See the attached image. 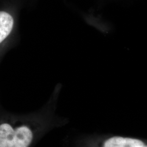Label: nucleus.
<instances>
[{
    "instance_id": "obj_1",
    "label": "nucleus",
    "mask_w": 147,
    "mask_h": 147,
    "mask_svg": "<svg viewBox=\"0 0 147 147\" xmlns=\"http://www.w3.org/2000/svg\"><path fill=\"white\" fill-rule=\"evenodd\" d=\"M32 140L33 133L27 126L13 129L7 123L0 125V147H28Z\"/></svg>"
},
{
    "instance_id": "obj_2",
    "label": "nucleus",
    "mask_w": 147,
    "mask_h": 147,
    "mask_svg": "<svg viewBox=\"0 0 147 147\" xmlns=\"http://www.w3.org/2000/svg\"><path fill=\"white\" fill-rule=\"evenodd\" d=\"M102 147H147L141 140L124 137H112L106 140Z\"/></svg>"
},
{
    "instance_id": "obj_3",
    "label": "nucleus",
    "mask_w": 147,
    "mask_h": 147,
    "mask_svg": "<svg viewBox=\"0 0 147 147\" xmlns=\"http://www.w3.org/2000/svg\"><path fill=\"white\" fill-rule=\"evenodd\" d=\"M13 26V16L6 11H0V43L10 34Z\"/></svg>"
}]
</instances>
